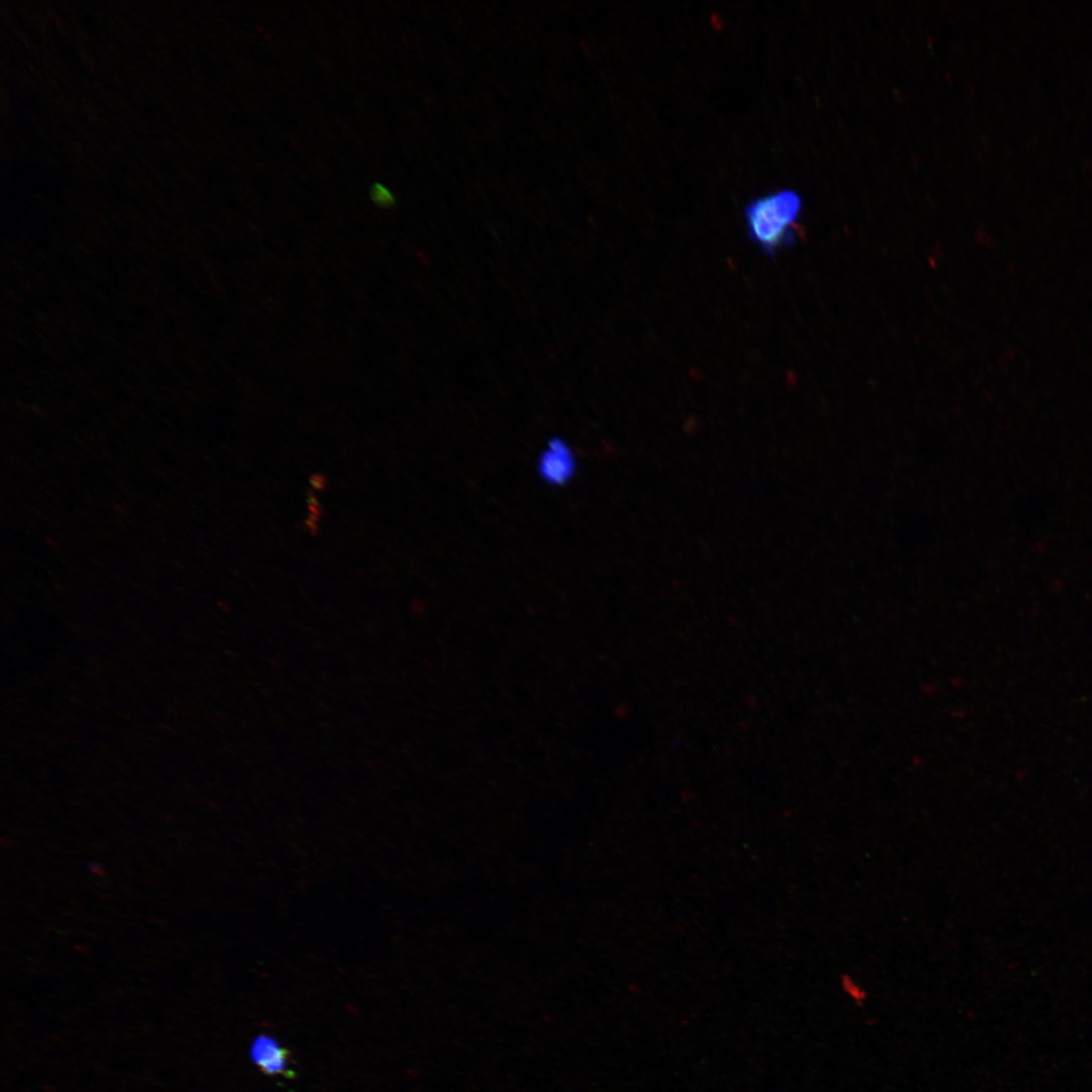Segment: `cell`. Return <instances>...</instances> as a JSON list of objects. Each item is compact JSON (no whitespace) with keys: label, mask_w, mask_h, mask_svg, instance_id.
<instances>
[{"label":"cell","mask_w":1092,"mask_h":1092,"mask_svg":"<svg viewBox=\"0 0 1092 1092\" xmlns=\"http://www.w3.org/2000/svg\"><path fill=\"white\" fill-rule=\"evenodd\" d=\"M372 195L377 202H380L381 205H389L393 202V196L391 195L389 190H387L382 185H375L372 190Z\"/></svg>","instance_id":"5"},{"label":"cell","mask_w":1092,"mask_h":1092,"mask_svg":"<svg viewBox=\"0 0 1092 1092\" xmlns=\"http://www.w3.org/2000/svg\"><path fill=\"white\" fill-rule=\"evenodd\" d=\"M574 470L575 459L568 446L560 439L552 440L539 459L541 476L552 484H562Z\"/></svg>","instance_id":"2"},{"label":"cell","mask_w":1092,"mask_h":1092,"mask_svg":"<svg viewBox=\"0 0 1092 1092\" xmlns=\"http://www.w3.org/2000/svg\"><path fill=\"white\" fill-rule=\"evenodd\" d=\"M801 208L799 194L789 189L752 198L744 207L749 239L764 254L775 256L794 242Z\"/></svg>","instance_id":"1"},{"label":"cell","mask_w":1092,"mask_h":1092,"mask_svg":"<svg viewBox=\"0 0 1092 1092\" xmlns=\"http://www.w3.org/2000/svg\"><path fill=\"white\" fill-rule=\"evenodd\" d=\"M840 985L846 995L856 1003H862L867 999V992L851 976L843 975Z\"/></svg>","instance_id":"4"},{"label":"cell","mask_w":1092,"mask_h":1092,"mask_svg":"<svg viewBox=\"0 0 1092 1092\" xmlns=\"http://www.w3.org/2000/svg\"><path fill=\"white\" fill-rule=\"evenodd\" d=\"M252 1058L269 1075L282 1074L287 1068V1052L268 1036H259L255 1040Z\"/></svg>","instance_id":"3"}]
</instances>
